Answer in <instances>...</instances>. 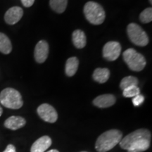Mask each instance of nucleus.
<instances>
[{"label": "nucleus", "instance_id": "6ab92c4d", "mask_svg": "<svg viewBox=\"0 0 152 152\" xmlns=\"http://www.w3.org/2000/svg\"><path fill=\"white\" fill-rule=\"evenodd\" d=\"M51 8L55 12L61 14L64 12L68 4V0H50L49 1Z\"/></svg>", "mask_w": 152, "mask_h": 152}, {"label": "nucleus", "instance_id": "bb28decb", "mask_svg": "<svg viewBox=\"0 0 152 152\" xmlns=\"http://www.w3.org/2000/svg\"><path fill=\"white\" fill-rule=\"evenodd\" d=\"M2 113H3V109H2V108H1V106H0V116H1V115H2Z\"/></svg>", "mask_w": 152, "mask_h": 152}, {"label": "nucleus", "instance_id": "ddd939ff", "mask_svg": "<svg viewBox=\"0 0 152 152\" xmlns=\"http://www.w3.org/2000/svg\"><path fill=\"white\" fill-rule=\"evenodd\" d=\"M115 103V97L113 94H102L96 97L93 101L94 106L99 108H108Z\"/></svg>", "mask_w": 152, "mask_h": 152}, {"label": "nucleus", "instance_id": "20e7f679", "mask_svg": "<svg viewBox=\"0 0 152 152\" xmlns=\"http://www.w3.org/2000/svg\"><path fill=\"white\" fill-rule=\"evenodd\" d=\"M123 59L130 70L133 71H141L145 68L146 59L143 55L138 53L135 49L130 48L123 54Z\"/></svg>", "mask_w": 152, "mask_h": 152}, {"label": "nucleus", "instance_id": "5701e85b", "mask_svg": "<svg viewBox=\"0 0 152 152\" xmlns=\"http://www.w3.org/2000/svg\"><path fill=\"white\" fill-rule=\"evenodd\" d=\"M144 101V97L143 95L138 94L137 96H134L132 99V104H134V106H139L143 103Z\"/></svg>", "mask_w": 152, "mask_h": 152}, {"label": "nucleus", "instance_id": "2eb2a0df", "mask_svg": "<svg viewBox=\"0 0 152 152\" xmlns=\"http://www.w3.org/2000/svg\"><path fill=\"white\" fill-rule=\"evenodd\" d=\"M72 40L76 48L82 49L86 46L87 38L85 33L80 30H76L72 35Z\"/></svg>", "mask_w": 152, "mask_h": 152}, {"label": "nucleus", "instance_id": "a878e982", "mask_svg": "<svg viewBox=\"0 0 152 152\" xmlns=\"http://www.w3.org/2000/svg\"><path fill=\"white\" fill-rule=\"evenodd\" d=\"M47 152H59V151H58V150H56V149H52V150H50V151H47Z\"/></svg>", "mask_w": 152, "mask_h": 152}, {"label": "nucleus", "instance_id": "c85d7f7f", "mask_svg": "<svg viewBox=\"0 0 152 152\" xmlns=\"http://www.w3.org/2000/svg\"><path fill=\"white\" fill-rule=\"evenodd\" d=\"M81 152H87V151H81Z\"/></svg>", "mask_w": 152, "mask_h": 152}, {"label": "nucleus", "instance_id": "39448f33", "mask_svg": "<svg viewBox=\"0 0 152 152\" xmlns=\"http://www.w3.org/2000/svg\"><path fill=\"white\" fill-rule=\"evenodd\" d=\"M127 33L130 41L134 45L140 47H144L149 43L147 34L137 24L134 23L129 24L127 28Z\"/></svg>", "mask_w": 152, "mask_h": 152}, {"label": "nucleus", "instance_id": "b1692460", "mask_svg": "<svg viewBox=\"0 0 152 152\" xmlns=\"http://www.w3.org/2000/svg\"><path fill=\"white\" fill-rule=\"evenodd\" d=\"M21 2L25 7H30L33 5L35 0H21Z\"/></svg>", "mask_w": 152, "mask_h": 152}, {"label": "nucleus", "instance_id": "aec40b11", "mask_svg": "<svg viewBox=\"0 0 152 152\" xmlns=\"http://www.w3.org/2000/svg\"><path fill=\"white\" fill-rule=\"evenodd\" d=\"M137 85L138 80L136 77H134V76H127V77H125L121 80V83H120V87L122 90H125V89L128 88L129 87L137 86Z\"/></svg>", "mask_w": 152, "mask_h": 152}, {"label": "nucleus", "instance_id": "4468645a", "mask_svg": "<svg viewBox=\"0 0 152 152\" xmlns=\"http://www.w3.org/2000/svg\"><path fill=\"white\" fill-rule=\"evenodd\" d=\"M26 123V121L23 117L13 116L9 117L4 122L5 128L10 129L11 130H16L23 128Z\"/></svg>", "mask_w": 152, "mask_h": 152}, {"label": "nucleus", "instance_id": "f257e3e1", "mask_svg": "<svg viewBox=\"0 0 152 152\" xmlns=\"http://www.w3.org/2000/svg\"><path fill=\"white\" fill-rule=\"evenodd\" d=\"M123 134L120 130H110L102 133L96 140L95 148L99 152H106L113 149L122 140Z\"/></svg>", "mask_w": 152, "mask_h": 152}, {"label": "nucleus", "instance_id": "423d86ee", "mask_svg": "<svg viewBox=\"0 0 152 152\" xmlns=\"http://www.w3.org/2000/svg\"><path fill=\"white\" fill-rule=\"evenodd\" d=\"M151 138V132L147 129H139L134 132L130 133L119 142L120 146L123 149H126L129 144L132 142L141 140V139H150Z\"/></svg>", "mask_w": 152, "mask_h": 152}, {"label": "nucleus", "instance_id": "4be33fe9", "mask_svg": "<svg viewBox=\"0 0 152 152\" xmlns=\"http://www.w3.org/2000/svg\"><path fill=\"white\" fill-rule=\"evenodd\" d=\"M140 19L143 23H149L152 20V9L151 7L147 8L140 15Z\"/></svg>", "mask_w": 152, "mask_h": 152}, {"label": "nucleus", "instance_id": "9b49d317", "mask_svg": "<svg viewBox=\"0 0 152 152\" xmlns=\"http://www.w3.org/2000/svg\"><path fill=\"white\" fill-rule=\"evenodd\" d=\"M150 143V139H141L129 144L125 150L128 152H143L149 149Z\"/></svg>", "mask_w": 152, "mask_h": 152}, {"label": "nucleus", "instance_id": "6e6552de", "mask_svg": "<svg viewBox=\"0 0 152 152\" xmlns=\"http://www.w3.org/2000/svg\"><path fill=\"white\" fill-rule=\"evenodd\" d=\"M121 52V46L115 41L109 42L104 46L103 56L106 60L113 61L118 58Z\"/></svg>", "mask_w": 152, "mask_h": 152}, {"label": "nucleus", "instance_id": "7ed1b4c3", "mask_svg": "<svg viewBox=\"0 0 152 152\" xmlns=\"http://www.w3.org/2000/svg\"><path fill=\"white\" fill-rule=\"evenodd\" d=\"M83 11L85 18L93 25H100L103 23L105 20V11L99 4L88 1L85 4Z\"/></svg>", "mask_w": 152, "mask_h": 152}, {"label": "nucleus", "instance_id": "f03ea898", "mask_svg": "<svg viewBox=\"0 0 152 152\" xmlns=\"http://www.w3.org/2000/svg\"><path fill=\"white\" fill-rule=\"evenodd\" d=\"M0 103L6 108L11 109H19L23 106L22 96L18 90L8 87L0 93Z\"/></svg>", "mask_w": 152, "mask_h": 152}, {"label": "nucleus", "instance_id": "a211bd4d", "mask_svg": "<svg viewBox=\"0 0 152 152\" xmlns=\"http://www.w3.org/2000/svg\"><path fill=\"white\" fill-rule=\"evenodd\" d=\"M11 50L12 45L9 38L4 33H0V52L4 54H9Z\"/></svg>", "mask_w": 152, "mask_h": 152}, {"label": "nucleus", "instance_id": "0eeeda50", "mask_svg": "<svg viewBox=\"0 0 152 152\" xmlns=\"http://www.w3.org/2000/svg\"><path fill=\"white\" fill-rule=\"evenodd\" d=\"M37 111L39 116L45 122L54 123L58 119V113L56 109L48 104H41L37 108Z\"/></svg>", "mask_w": 152, "mask_h": 152}, {"label": "nucleus", "instance_id": "dca6fc26", "mask_svg": "<svg viewBox=\"0 0 152 152\" xmlns=\"http://www.w3.org/2000/svg\"><path fill=\"white\" fill-rule=\"evenodd\" d=\"M93 79L99 83H104L110 77V71L108 68H98L95 69L92 75Z\"/></svg>", "mask_w": 152, "mask_h": 152}, {"label": "nucleus", "instance_id": "f8f14e48", "mask_svg": "<svg viewBox=\"0 0 152 152\" xmlns=\"http://www.w3.org/2000/svg\"><path fill=\"white\" fill-rule=\"evenodd\" d=\"M52 144V140L48 136L39 138L32 145L30 152H45Z\"/></svg>", "mask_w": 152, "mask_h": 152}, {"label": "nucleus", "instance_id": "1a4fd4ad", "mask_svg": "<svg viewBox=\"0 0 152 152\" xmlns=\"http://www.w3.org/2000/svg\"><path fill=\"white\" fill-rule=\"evenodd\" d=\"M49 54V45L46 41L40 40L38 42L35 48V61L39 64H42L47 60Z\"/></svg>", "mask_w": 152, "mask_h": 152}, {"label": "nucleus", "instance_id": "f3484780", "mask_svg": "<svg viewBox=\"0 0 152 152\" xmlns=\"http://www.w3.org/2000/svg\"><path fill=\"white\" fill-rule=\"evenodd\" d=\"M79 66V61L76 57H71L66 63V74L69 77H72L76 73Z\"/></svg>", "mask_w": 152, "mask_h": 152}, {"label": "nucleus", "instance_id": "9d476101", "mask_svg": "<svg viewBox=\"0 0 152 152\" xmlns=\"http://www.w3.org/2000/svg\"><path fill=\"white\" fill-rule=\"evenodd\" d=\"M23 10L19 7H13L7 10L4 15L5 22L9 25H14L21 19Z\"/></svg>", "mask_w": 152, "mask_h": 152}, {"label": "nucleus", "instance_id": "412c9836", "mask_svg": "<svg viewBox=\"0 0 152 152\" xmlns=\"http://www.w3.org/2000/svg\"><path fill=\"white\" fill-rule=\"evenodd\" d=\"M140 94V90L137 86H131L123 90V94L125 97H134Z\"/></svg>", "mask_w": 152, "mask_h": 152}, {"label": "nucleus", "instance_id": "393cba45", "mask_svg": "<svg viewBox=\"0 0 152 152\" xmlns=\"http://www.w3.org/2000/svg\"><path fill=\"white\" fill-rule=\"evenodd\" d=\"M3 152H16V147L13 144H9Z\"/></svg>", "mask_w": 152, "mask_h": 152}, {"label": "nucleus", "instance_id": "cd10ccee", "mask_svg": "<svg viewBox=\"0 0 152 152\" xmlns=\"http://www.w3.org/2000/svg\"><path fill=\"white\" fill-rule=\"evenodd\" d=\"M149 1H150V4H152V0H149Z\"/></svg>", "mask_w": 152, "mask_h": 152}]
</instances>
